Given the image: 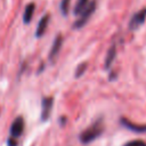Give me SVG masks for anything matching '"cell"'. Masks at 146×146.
I'll use <instances>...</instances> for the list:
<instances>
[{
	"label": "cell",
	"instance_id": "5bb4252c",
	"mask_svg": "<svg viewBox=\"0 0 146 146\" xmlns=\"http://www.w3.org/2000/svg\"><path fill=\"white\" fill-rule=\"evenodd\" d=\"M86 68H87V64H86V63H82L81 65H79V66H78V68H76V72H75V78L81 76V75L84 73Z\"/></svg>",
	"mask_w": 146,
	"mask_h": 146
},
{
	"label": "cell",
	"instance_id": "6da1fadb",
	"mask_svg": "<svg viewBox=\"0 0 146 146\" xmlns=\"http://www.w3.org/2000/svg\"><path fill=\"white\" fill-rule=\"evenodd\" d=\"M104 131V124L102 120L95 121L90 127L84 129L80 135V140L82 144H89L94 141L96 138H98Z\"/></svg>",
	"mask_w": 146,
	"mask_h": 146
},
{
	"label": "cell",
	"instance_id": "52a82bcc",
	"mask_svg": "<svg viewBox=\"0 0 146 146\" xmlns=\"http://www.w3.org/2000/svg\"><path fill=\"white\" fill-rule=\"evenodd\" d=\"M121 123H122L125 128H128V129H130V130H132V131H135V132H146V124H144V125H141V124H136V123L129 121V120L125 119V117H122V119H121Z\"/></svg>",
	"mask_w": 146,
	"mask_h": 146
},
{
	"label": "cell",
	"instance_id": "277c9868",
	"mask_svg": "<svg viewBox=\"0 0 146 146\" xmlns=\"http://www.w3.org/2000/svg\"><path fill=\"white\" fill-rule=\"evenodd\" d=\"M146 19V8H143L140 9L139 11H137L130 19V23H129V29L130 30H136L138 29Z\"/></svg>",
	"mask_w": 146,
	"mask_h": 146
},
{
	"label": "cell",
	"instance_id": "7c38bea8",
	"mask_svg": "<svg viewBox=\"0 0 146 146\" xmlns=\"http://www.w3.org/2000/svg\"><path fill=\"white\" fill-rule=\"evenodd\" d=\"M70 1L71 0H62L60 2V10L63 13V15H66L68 13V8H70Z\"/></svg>",
	"mask_w": 146,
	"mask_h": 146
},
{
	"label": "cell",
	"instance_id": "8fae6325",
	"mask_svg": "<svg viewBox=\"0 0 146 146\" xmlns=\"http://www.w3.org/2000/svg\"><path fill=\"white\" fill-rule=\"evenodd\" d=\"M89 1H90V0H78V1H76V5H75V7H74V14H75V15H80V14L86 9V7L88 6Z\"/></svg>",
	"mask_w": 146,
	"mask_h": 146
},
{
	"label": "cell",
	"instance_id": "7a4b0ae2",
	"mask_svg": "<svg viewBox=\"0 0 146 146\" xmlns=\"http://www.w3.org/2000/svg\"><path fill=\"white\" fill-rule=\"evenodd\" d=\"M95 8H96V1L95 0H90L89 1V3H88V6L86 7V9L79 15V18L75 21V23H74V27H82L86 23H87V21L90 18V16L92 15V13L95 11Z\"/></svg>",
	"mask_w": 146,
	"mask_h": 146
},
{
	"label": "cell",
	"instance_id": "9a60e30c",
	"mask_svg": "<svg viewBox=\"0 0 146 146\" xmlns=\"http://www.w3.org/2000/svg\"><path fill=\"white\" fill-rule=\"evenodd\" d=\"M8 141H9V145H10V146H16V141H15V140H13V139H9Z\"/></svg>",
	"mask_w": 146,
	"mask_h": 146
},
{
	"label": "cell",
	"instance_id": "8992f818",
	"mask_svg": "<svg viewBox=\"0 0 146 146\" xmlns=\"http://www.w3.org/2000/svg\"><path fill=\"white\" fill-rule=\"evenodd\" d=\"M62 44H63V36L62 35H57L52 42V46L50 48V52H49V58L51 60H54L56 58V56L58 55L60 48H62Z\"/></svg>",
	"mask_w": 146,
	"mask_h": 146
},
{
	"label": "cell",
	"instance_id": "4fadbf2b",
	"mask_svg": "<svg viewBox=\"0 0 146 146\" xmlns=\"http://www.w3.org/2000/svg\"><path fill=\"white\" fill-rule=\"evenodd\" d=\"M123 146H146V143L143 140H130L128 143H125Z\"/></svg>",
	"mask_w": 146,
	"mask_h": 146
},
{
	"label": "cell",
	"instance_id": "ba28073f",
	"mask_svg": "<svg viewBox=\"0 0 146 146\" xmlns=\"http://www.w3.org/2000/svg\"><path fill=\"white\" fill-rule=\"evenodd\" d=\"M34 10H35V5L33 2L27 3V6L24 9V14H23V21H24V23L29 24L31 22L32 17H33V14H34Z\"/></svg>",
	"mask_w": 146,
	"mask_h": 146
},
{
	"label": "cell",
	"instance_id": "5b68a950",
	"mask_svg": "<svg viewBox=\"0 0 146 146\" xmlns=\"http://www.w3.org/2000/svg\"><path fill=\"white\" fill-rule=\"evenodd\" d=\"M24 130V119L22 116H17L10 127V133L13 137H19Z\"/></svg>",
	"mask_w": 146,
	"mask_h": 146
},
{
	"label": "cell",
	"instance_id": "30bf717a",
	"mask_svg": "<svg viewBox=\"0 0 146 146\" xmlns=\"http://www.w3.org/2000/svg\"><path fill=\"white\" fill-rule=\"evenodd\" d=\"M115 55H116V50H115V46H112L110 48V50L107 51L106 54V57H105V67L108 68L112 63L114 62V58H115Z\"/></svg>",
	"mask_w": 146,
	"mask_h": 146
},
{
	"label": "cell",
	"instance_id": "3957f363",
	"mask_svg": "<svg viewBox=\"0 0 146 146\" xmlns=\"http://www.w3.org/2000/svg\"><path fill=\"white\" fill-rule=\"evenodd\" d=\"M52 104H54V99L52 97H43L42 102H41V120L43 122H46L51 113L52 110Z\"/></svg>",
	"mask_w": 146,
	"mask_h": 146
},
{
	"label": "cell",
	"instance_id": "9c48e42d",
	"mask_svg": "<svg viewBox=\"0 0 146 146\" xmlns=\"http://www.w3.org/2000/svg\"><path fill=\"white\" fill-rule=\"evenodd\" d=\"M48 23H49V15H44V16L39 21V24H38V27H36V36L43 35V33H44L46 30H47Z\"/></svg>",
	"mask_w": 146,
	"mask_h": 146
}]
</instances>
